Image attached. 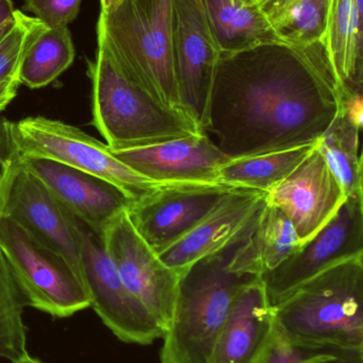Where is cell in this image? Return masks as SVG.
Returning <instances> with one entry per match:
<instances>
[{"mask_svg":"<svg viewBox=\"0 0 363 363\" xmlns=\"http://www.w3.org/2000/svg\"><path fill=\"white\" fill-rule=\"evenodd\" d=\"M172 40L181 108L202 130L221 55L204 0H172Z\"/></svg>","mask_w":363,"mask_h":363,"instance_id":"cell-11","label":"cell"},{"mask_svg":"<svg viewBox=\"0 0 363 363\" xmlns=\"http://www.w3.org/2000/svg\"><path fill=\"white\" fill-rule=\"evenodd\" d=\"M362 93L343 96L340 112L318 146L345 196L363 192L360 132L362 129Z\"/></svg>","mask_w":363,"mask_h":363,"instance_id":"cell-20","label":"cell"},{"mask_svg":"<svg viewBox=\"0 0 363 363\" xmlns=\"http://www.w3.org/2000/svg\"><path fill=\"white\" fill-rule=\"evenodd\" d=\"M257 363H363V349L290 340L274 330Z\"/></svg>","mask_w":363,"mask_h":363,"instance_id":"cell-27","label":"cell"},{"mask_svg":"<svg viewBox=\"0 0 363 363\" xmlns=\"http://www.w3.org/2000/svg\"><path fill=\"white\" fill-rule=\"evenodd\" d=\"M221 53L283 44L256 0H204Z\"/></svg>","mask_w":363,"mask_h":363,"instance_id":"cell-21","label":"cell"},{"mask_svg":"<svg viewBox=\"0 0 363 363\" xmlns=\"http://www.w3.org/2000/svg\"><path fill=\"white\" fill-rule=\"evenodd\" d=\"M82 0H25L23 9L47 28L68 27L78 16Z\"/></svg>","mask_w":363,"mask_h":363,"instance_id":"cell-30","label":"cell"},{"mask_svg":"<svg viewBox=\"0 0 363 363\" xmlns=\"http://www.w3.org/2000/svg\"><path fill=\"white\" fill-rule=\"evenodd\" d=\"M18 78L10 79L0 83V113L16 97L18 91Z\"/></svg>","mask_w":363,"mask_h":363,"instance_id":"cell-31","label":"cell"},{"mask_svg":"<svg viewBox=\"0 0 363 363\" xmlns=\"http://www.w3.org/2000/svg\"><path fill=\"white\" fill-rule=\"evenodd\" d=\"M21 162L72 216L97 234L102 235L132 204L112 184L70 166L40 157H21Z\"/></svg>","mask_w":363,"mask_h":363,"instance_id":"cell-15","label":"cell"},{"mask_svg":"<svg viewBox=\"0 0 363 363\" xmlns=\"http://www.w3.org/2000/svg\"><path fill=\"white\" fill-rule=\"evenodd\" d=\"M317 145L230 160L220 168L219 182L269 194L303 163Z\"/></svg>","mask_w":363,"mask_h":363,"instance_id":"cell-24","label":"cell"},{"mask_svg":"<svg viewBox=\"0 0 363 363\" xmlns=\"http://www.w3.org/2000/svg\"><path fill=\"white\" fill-rule=\"evenodd\" d=\"M302 242L289 218L266 201L246 242L237 251L229 269L261 277L283 264Z\"/></svg>","mask_w":363,"mask_h":363,"instance_id":"cell-19","label":"cell"},{"mask_svg":"<svg viewBox=\"0 0 363 363\" xmlns=\"http://www.w3.org/2000/svg\"><path fill=\"white\" fill-rule=\"evenodd\" d=\"M102 236L124 283L166 334L174 313L181 274L166 266L145 242L127 211L111 222Z\"/></svg>","mask_w":363,"mask_h":363,"instance_id":"cell-10","label":"cell"},{"mask_svg":"<svg viewBox=\"0 0 363 363\" xmlns=\"http://www.w3.org/2000/svg\"><path fill=\"white\" fill-rule=\"evenodd\" d=\"M13 19H14V17H13ZM13 19L11 21H9V23H4V25L0 26V40L4 38V36L6 35V33H8L9 30H10V28L12 27L13 25Z\"/></svg>","mask_w":363,"mask_h":363,"instance_id":"cell-35","label":"cell"},{"mask_svg":"<svg viewBox=\"0 0 363 363\" xmlns=\"http://www.w3.org/2000/svg\"><path fill=\"white\" fill-rule=\"evenodd\" d=\"M80 234V273L92 308L119 340L151 345L164 332L124 283L104 247L102 235L77 219Z\"/></svg>","mask_w":363,"mask_h":363,"instance_id":"cell-8","label":"cell"},{"mask_svg":"<svg viewBox=\"0 0 363 363\" xmlns=\"http://www.w3.org/2000/svg\"><path fill=\"white\" fill-rule=\"evenodd\" d=\"M43 26L36 17L15 10L12 27L0 40V83L18 78L19 66L26 48Z\"/></svg>","mask_w":363,"mask_h":363,"instance_id":"cell-28","label":"cell"},{"mask_svg":"<svg viewBox=\"0 0 363 363\" xmlns=\"http://www.w3.org/2000/svg\"><path fill=\"white\" fill-rule=\"evenodd\" d=\"M347 200L342 186L315 146L303 163L266 196L289 218L300 242L317 234Z\"/></svg>","mask_w":363,"mask_h":363,"instance_id":"cell-13","label":"cell"},{"mask_svg":"<svg viewBox=\"0 0 363 363\" xmlns=\"http://www.w3.org/2000/svg\"><path fill=\"white\" fill-rule=\"evenodd\" d=\"M343 95L324 40L221 53L202 131L230 160L315 145Z\"/></svg>","mask_w":363,"mask_h":363,"instance_id":"cell-1","label":"cell"},{"mask_svg":"<svg viewBox=\"0 0 363 363\" xmlns=\"http://www.w3.org/2000/svg\"><path fill=\"white\" fill-rule=\"evenodd\" d=\"M97 42L128 81L162 106L183 111L173 52L172 0H124L100 13Z\"/></svg>","mask_w":363,"mask_h":363,"instance_id":"cell-3","label":"cell"},{"mask_svg":"<svg viewBox=\"0 0 363 363\" xmlns=\"http://www.w3.org/2000/svg\"><path fill=\"white\" fill-rule=\"evenodd\" d=\"M363 257V192L347 198L334 217L274 270L261 277L275 305L315 275Z\"/></svg>","mask_w":363,"mask_h":363,"instance_id":"cell-9","label":"cell"},{"mask_svg":"<svg viewBox=\"0 0 363 363\" xmlns=\"http://www.w3.org/2000/svg\"><path fill=\"white\" fill-rule=\"evenodd\" d=\"M124 0H100V13H108L114 10Z\"/></svg>","mask_w":363,"mask_h":363,"instance_id":"cell-33","label":"cell"},{"mask_svg":"<svg viewBox=\"0 0 363 363\" xmlns=\"http://www.w3.org/2000/svg\"><path fill=\"white\" fill-rule=\"evenodd\" d=\"M273 317L290 340L363 349V257L305 281L273 305Z\"/></svg>","mask_w":363,"mask_h":363,"instance_id":"cell-4","label":"cell"},{"mask_svg":"<svg viewBox=\"0 0 363 363\" xmlns=\"http://www.w3.org/2000/svg\"><path fill=\"white\" fill-rule=\"evenodd\" d=\"M25 305L0 250V358L12 362L28 353Z\"/></svg>","mask_w":363,"mask_h":363,"instance_id":"cell-26","label":"cell"},{"mask_svg":"<svg viewBox=\"0 0 363 363\" xmlns=\"http://www.w3.org/2000/svg\"><path fill=\"white\" fill-rule=\"evenodd\" d=\"M256 1L259 2V1H260V0H256Z\"/></svg>","mask_w":363,"mask_h":363,"instance_id":"cell-36","label":"cell"},{"mask_svg":"<svg viewBox=\"0 0 363 363\" xmlns=\"http://www.w3.org/2000/svg\"><path fill=\"white\" fill-rule=\"evenodd\" d=\"M112 152L139 174L161 184L217 183L220 168L230 161L205 132Z\"/></svg>","mask_w":363,"mask_h":363,"instance_id":"cell-17","label":"cell"},{"mask_svg":"<svg viewBox=\"0 0 363 363\" xmlns=\"http://www.w3.org/2000/svg\"><path fill=\"white\" fill-rule=\"evenodd\" d=\"M362 0H332L325 40L345 95L362 93Z\"/></svg>","mask_w":363,"mask_h":363,"instance_id":"cell-22","label":"cell"},{"mask_svg":"<svg viewBox=\"0 0 363 363\" xmlns=\"http://www.w3.org/2000/svg\"><path fill=\"white\" fill-rule=\"evenodd\" d=\"M14 12L13 0H0V26L12 21Z\"/></svg>","mask_w":363,"mask_h":363,"instance_id":"cell-32","label":"cell"},{"mask_svg":"<svg viewBox=\"0 0 363 363\" xmlns=\"http://www.w3.org/2000/svg\"><path fill=\"white\" fill-rule=\"evenodd\" d=\"M0 250L28 306L58 319L91 307L80 274L66 258L6 215L0 220Z\"/></svg>","mask_w":363,"mask_h":363,"instance_id":"cell-6","label":"cell"},{"mask_svg":"<svg viewBox=\"0 0 363 363\" xmlns=\"http://www.w3.org/2000/svg\"><path fill=\"white\" fill-rule=\"evenodd\" d=\"M12 363H43L40 362V360L36 359V358L31 357L29 354H25V355L21 356L18 359L15 360Z\"/></svg>","mask_w":363,"mask_h":363,"instance_id":"cell-34","label":"cell"},{"mask_svg":"<svg viewBox=\"0 0 363 363\" xmlns=\"http://www.w3.org/2000/svg\"><path fill=\"white\" fill-rule=\"evenodd\" d=\"M234 187L219 183H163L132 202L128 216L145 242L159 254L197 225Z\"/></svg>","mask_w":363,"mask_h":363,"instance_id":"cell-12","label":"cell"},{"mask_svg":"<svg viewBox=\"0 0 363 363\" xmlns=\"http://www.w3.org/2000/svg\"><path fill=\"white\" fill-rule=\"evenodd\" d=\"M75 55L68 27L43 26L23 53L18 70L19 83L31 89L47 86L70 67Z\"/></svg>","mask_w":363,"mask_h":363,"instance_id":"cell-23","label":"cell"},{"mask_svg":"<svg viewBox=\"0 0 363 363\" xmlns=\"http://www.w3.org/2000/svg\"><path fill=\"white\" fill-rule=\"evenodd\" d=\"M4 215L63 255L81 277V241L76 217L21 162L11 183Z\"/></svg>","mask_w":363,"mask_h":363,"instance_id":"cell-14","label":"cell"},{"mask_svg":"<svg viewBox=\"0 0 363 363\" xmlns=\"http://www.w3.org/2000/svg\"><path fill=\"white\" fill-rule=\"evenodd\" d=\"M21 164V155L13 134V123L0 115V220L13 178Z\"/></svg>","mask_w":363,"mask_h":363,"instance_id":"cell-29","label":"cell"},{"mask_svg":"<svg viewBox=\"0 0 363 363\" xmlns=\"http://www.w3.org/2000/svg\"><path fill=\"white\" fill-rule=\"evenodd\" d=\"M274 332L273 306L261 277L234 298L217 337L212 363H257Z\"/></svg>","mask_w":363,"mask_h":363,"instance_id":"cell-18","label":"cell"},{"mask_svg":"<svg viewBox=\"0 0 363 363\" xmlns=\"http://www.w3.org/2000/svg\"><path fill=\"white\" fill-rule=\"evenodd\" d=\"M258 4L287 44L307 45L325 38L332 0H260Z\"/></svg>","mask_w":363,"mask_h":363,"instance_id":"cell-25","label":"cell"},{"mask_svg":"<svg viewBox=\"0 0 363 363\" xmlns=\"http://www.w3.org/2000/svg\"><path fill=\"white\" fill-rule=\"evenodd\" d=\"M13 134L21 157L51 160L97 177L119 188L132 202L161 184L119 161L108 145L62 121L27 117L13 123Z\"/></svg>","mask_w":363,"mask_h":363,"instance_id":"cell-7","label":"cell"},{"mask_svg":"<svg viewBox=\"0 0 363 363\" xmlns=\"http://www.w3.org/2000/svg\"><path fill=\"white\" fill-rule=\"evenodd\" d=\"M92 125L111 150L140 148L202 133L187 113L166 108L128 81L102 49L87 61Z\"/></svg>","mask_w":363,"mask_h":363,"instance_id":"cell-5","label":"cell"},{"mask_svg":"<svg viewBox=\"0 0 363 363\" xmlns=\"http://www.w3.org/2000/svg\"><path fill=\"white\" fill-rule=\"evenodd\" d=\"M257 220L225 247L196 260L181 275L172 321L162 338L161 363H212L217 337L234 298L245 286L259 279L229 269Z\"/></svg>","mask_w":363,"mask_h":363,"instance_id":"cell-2","label":"cell"},{"mask_svg":"<svg viewBox=\"0 0 363 363\" xmlns=\"http://www.w3.org/2000/svg\"><path fill=\"white\" fill-rule=\"evenodd\" d=\"M268 194L232 188L187 235L158 255L183 275L193 262L227 245L259 218Z\"/></svg>","mask_w":363,"mask_h":363,"instance_id":"cell-16","label":"cell"}]
</instances>
